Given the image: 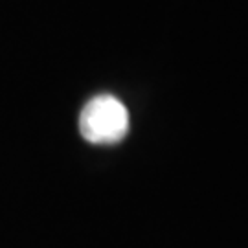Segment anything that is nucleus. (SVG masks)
Masks as SVG:
<instances>
[{
	"label": "nucleus",
	"mask_w": 248,
	"mask_h": 248,
	"mask_svg": "<svg viewBox=\"0 0 248 248\" xmlns=\"http://www.w3.org/2000/svg\"><path fill=\"white\" fill-rule=\"evenodd\" d=\"M79 133L87 142L96 145L122 142L129 133V110L110 94L96 96L81 110Z\"/></svg>",
	"instance_id": "nucleus-1"
}]
</instances>
